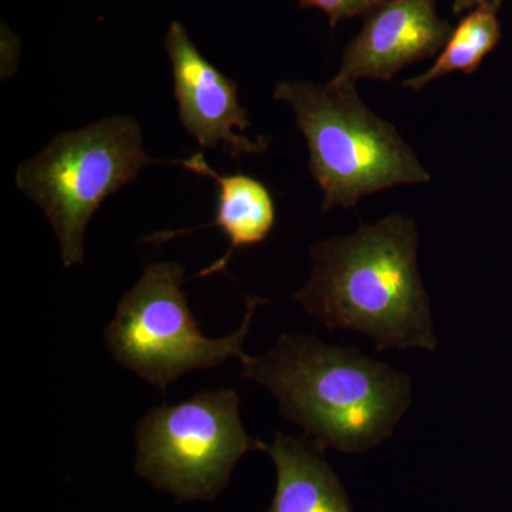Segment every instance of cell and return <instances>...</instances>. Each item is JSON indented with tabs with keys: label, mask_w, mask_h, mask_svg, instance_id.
<instances>
[{
	"label": "cell",
	"mask_w": 512,
	"mask_h": 512,
	"mask_svg": "<svg viewBox=\"0 0 512 512\" xmlns=\"http://www.w3.org/2000/svg\"><path fill=\"white\" fill-rule=\"evenodd\" d=\"M239 360L242 377L274 394L282 416L323 450L360 454L379 446L412 404L407 375L315 336L282 335L268 353Z\"/></svg>",
	"instance_id": "7a4b0ae2"
},
{
	"label": "cell",
	"mask_w": 512,
	"mask_h": 512,
	"mask_svg": "<svg viewBox=\"0 0 512 512\" xmlns=\"http://www.w3.org/2000/svg\"><path fill=\"white\" fill-rule=\"evenodd\" d=\"M184 274L177 262L147 265L120 299L104 335L117 363L163 393L187 373L241 359L256 309L268 303L258 296L248 298L241 328L227 338H207L183 292Z\"/></svg>",
	"instance_id": "5b68a950"
},
{
	"label": "cell",
	"mask_w": 512,
	"mask_h": 512,
	"mask_svg": "<svg viewBox=\"0 0 512 512\" xmlns=\"http://www.w3.org/2000/svg\"><path fill=\"white\" fill-rule=\"evenodd\" d=\"M165 50L173 69L178 117L195 141L202 148H221L234 160L265 151V138L252 141L241 134L251 121L239 103L237 83L202 56L180 22L168 28Z\"/></svg>",
	"instance_id": "52a82bcc"
},
{
	"label": "cell",
	"mask_w": 512,
	"mask_h": 512,
	"mask_svg": "<svg viewBox=\"0 0 512 512\" xmlns=\"http://www.w3.org/2000/svg\"><path fill=\"white\" fill-rule=\"evenodd\" d=\"M383 0H299L303 9H319L329 18L330 28H336L342 20L366 16Z\"/></svg>",
	"instance_id": "7c38bea8"
},
{
	"label": "cell",
	"mask_w": 512,
	"mask_h": 512,
	"mask_svg": "<svg viewBox=\"0 0 512 512\" xmlns=\"http://www.w3.org/2000/svg\"><path fill=\"white\" fill-rule=\"evenodd\" d=\"M185 170L212 178L218 185L217 212L214 221L200 228L161 231L144 239L148 244H164L181 235L191 234L197 229L220 228L229 239V248L224 255L192 278L225 272L234 252L242 247L262 244L272 234L276 225V204L271 190L258 178L247 174H218L205 161L204 154L197 153L185 160L170 161Z\"/></svg>",
	"instance_id": "9c48e42d"
},
{
	"label": "cell",
	"mask_w": 512,
	"mask_h": 512,
	"mask_svg": "<svg viewBox=\"0 0 512 512\" xmlns=\"http://www.w3.org/2000/svg\"><path fill=\"white\" fill-rule=\"evenodd\" d=\"M436 12V0H383L365 16L333 79H393L403 67L436 56L451 35Z\"/></svg>",
	"instance_id": "ba28073f"
},
{
	"label": "cell",
	"mask_w": 512,
	"mask_h": 512,
	"mask_svg": "<svg viewBox=\"0 0 512 512\" xmlns=\"http://www.w3.org/2000/svg\"><path fill=\"white\" fill-rule=\"evenodd\" d=\"M311 279L293 301L329 330H350L375 342L376 352H434L430 299L419 271V232L412 218L392 214L349 237L311 249Z\"/></svg>",
	"instance_id": "6da1fadb"
},
{
	"label": "cell",
	"mask_w": 512,
	"mask_h": 512,
	"mask_svg": "<svg viewBox=\"0 0 512 512\" xmlns=\"http://www.w3.org/2000/svg\"><path fill=\"white\" fill-rule=\"evenodd\" d=\"M275 99L293 110L309 148V168L322 210L355 208L367 195L431 180L399 131L357 96L356 83L276 84Z\"/></svg>",
	"instance_id": "3957f363"
},
{
	"label": "cell",
	"mask_w": 512,
	"mask_h": 512,
	"mask_svg": "<svg viewBox=\"0 0 512 512\" xmlns=\"http://www.w3.org/2000/svg\"><path fill=\"white\" fill-rule=\"evenodd\" d=\"M235 389L204 390L154 407L136 431V473L183 501H211L248 451L265 450L242 424Z\"/></svg>",
	"instance_id": "8992f818"
},
{
	"label": "cell",
	"mask_w": 512,
	"mask_h": 512,
	"mask_svg": "<svg viewBox=\"0 0 512 512\" xmlns=\"http://www.w3.org/2000/svg\"><path fill=\"white\" fill-rule=\"evenodd\" d=\"M487 0H454L453 10L456 15H461V13L470 12L477 6L483 5Z\"/></svg>",
	"instance_id": "4fadbf2b"
},
{
	"label": "cell",
	"mask_w": 512,
	"mask_h": 512,
	"mask_svg": "<svg viewBox=\"0 0 512 512\" xmlns=\"http://www.w3.org/2000/svg\"><path fill=\"white\" fill-rule=\"evenodd\" d=\"M148 156L140 124L113 116L59 134L19 165L16 185L43 211L55 231L64 268L84 262L87 225L110 195L133 183Z\"/></svg>",
	"instance_id": "277c9868"
},
{
	"label": "cell",
	"mask_w": 512,
	"mask_h": 512,
	"mask_svg": "<svg viewBox=\"0 0 512 512\" xmlns=\"http://www.w3.org/2000/svg\"><path fill=\"white\" fill-rule=\"evenodd\" d=\"M503 0H487L467 13L451 30L446 45L440 50L436 62L420 76L403 82L410 90H419L447 74L476 73L485 57L501 40V23L498 19Z\"/></svg>",
	"instance_id": "8fae6325"
},
{
	"label": "cell",
	"mask_w": 512,
	"mask_h": 512,
	"mask_svg": "<svg viewBox=\"0 0 512 512\" xmlns=\"http://www.w3.org/2000/svg\"><path fill=\"white\" fill-rule=\"evenodd\" d=\"M266 453L276 468V490L266 512H355L323 448L308 436L276 433Z\"/></svg>",
	"instance_id": "30bf717a"
}]
</instances>
